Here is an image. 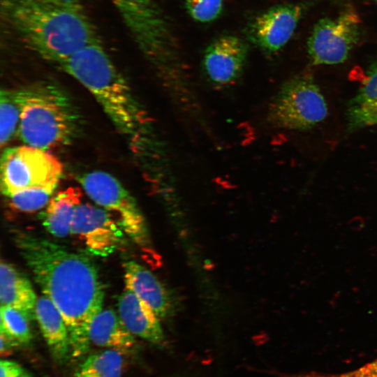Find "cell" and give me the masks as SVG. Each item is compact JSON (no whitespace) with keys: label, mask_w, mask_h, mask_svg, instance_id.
<instances>
[{"label":"cell","mask_w":377,"mask_h":377,"mask_svg":"<svg viewBox=\"0 0 377 377\" xmlns=\"http://www.w3.org/2000/svg\"><path fill=\"white\" fill-rule=\"evenodd\" d=\"M15 93L21 112L17 134L25 145L47 150L69 145L77 136L79 113L57 84L41 80Z\"/></svg>","instance_id":"obj_4"},{"label":"cell","mask_w":377,"mask_h":377,"mask_svg":"<svg viewBox=\"0 0 377 377\" xmlns=\"http://www.w3.org/2000/svg\"><path fill=\"white\" fill-rule=\"evenodd\" d=\"M223 0H185V7L190 17L196 22H209L221 15Z\"/></svg>","instance_id":"obj_24"},{"label":"cell","mask_w":377,"mask_h":377,"mask_svg":"<svg viewBox=\"0 0 377 377\" xmlns=\"http://www.w3.org/2000/svg\"><path fill=\"white\" fill-rule=\"evenodd\" d=\"M88 336L90 343L123 354L133 351L136 346L134 336L112 309H102L94 317L89 327Z\"/></svg>","instance_id":"obj_18"},{"label":"cell","mask_w":377,"mask_h":377,"mask_svg":"<svg viewBox=\"0 0 377 377\" xmlns=\"http://www.w3.org/2000/svg\"><path fill=\"white\" fill-rule=\"evenodd\" d=\"M57 66L90 91L119 133L128 139L135 137L141 119L138 105L101 43L82 47Z\"/></svg>","instance_id":"obj_3"},{"label":"cell","mask_w":377,"mask_h":377,"mask_svg":"<svg viewBox=\"0 0 377 377\" xmlns=\"http://www.w3.org/2000/svg\"><path fill=\"white\" fill-rule=\"evenodd\" d=\"M70 234L82 243L88 253L108 257L119 248L124 232L106 209L81 203L75 210Z\"/></svg>","instance_id":"obj_10"},{"label":"cell","mask_w":377,"mask_h":377,"mask_svg":"<svg viewBox=\"0 0 377 377\" xmlns=\"http://www.w3.org/2000/svg\"><path fill=\"white\" fill-rule=\"evenodd\" d=\"M54 188H34L20 191L6 196L9 205L22 212H34L47 206Z\"/></svg>","instance_id":"obj_23"},{"label":"cell","mask_w":377,"mask_h":377,"mask_svg":"<svg viewBox=\"0 0 377 377\" xmlns=\"http://www.w3.org/2000/svg\"><path fill=\"white\" fill-rule=\"evenodd\" d=\"M0 341H1V346H0V352L1 356H6L8 355L11 353V348L15 346H17L18 344L9 339L7 336L5 334L0 333Z\"/></svg>","instance_id":"obj_26"},{"label":"cell","mask_w":377,"mask_h":377,"mask_svg":"<svg viewBox=\"0 0 377 377\" xmlns=\"http://www.w3.org/2000/svg\"><path fill=\"white\" fill-rule=\"evenodd\" d=\"M140 50L153 61L168 59L176 47L168 21L154 0H109Z\"/></svg>","instance_id":"obj_7"},{"label":"cell","mask_w":377,"mask_h":377,"mask_svg":"<svg viewBox=\"0 0 377 377\" xmlns=\"http://www.w3.org/2000/svg\"><path fill=\"white\" fill-rule=\"evenodd\" d=\"M13 239L42 293L61 314L72 354L82 355L91 343L89 327L105 297L97 266L83 253L27 232H14Z\"/></svg>","instance_id":"obj_1"},{"label":"cell","mask_w":377,"mask_h":377,"mask_svg":"<svg viewBox=\"0 0 377 377\" xmlns=\"http://www.w3.org/2000/svg\"><path fill=\"white\" fill-rule=\"evenodd\" d=\"M20 108L15 90L1 89L0 93V145L5 147L17 134L20 121Z\"/></svg>","instance_id":"obj_21"},{"label":"cell","mask_w":377,"mask_h":377,"mask_svg":"<svg viewBox=\"0 0 377 377\" xmlns=\"http://www.w3.org/2000/svg\"><path fill=\"white\" fill-rule=\"evenodd\" d=\"M82 193L77 187H68L52 197L41 216L46 230L57 237L70 234L77 207L82 203Z\"/></svg>","instance_id":"obj_19"},{"label":"cell","mask_w":377,"mask_h":377,"mask_svg":"<svg viewBox=\"0 0 377 377\" xmlns=\"http://www.w3.org/2000/svg\"><path fill=\"white\" fill-rule=\"evenodd\" d=\"M0 169L1 191L5 197L29 188H57L63 174V165L57 157L27 145L6 148Z\"/></svg>","instance_id":"obj_6"},{"label":"cell","mask_w":377,"mask_h":377,"mask_svg":"<svg viewBox=\"0 0 377 377\" xmlns=\"http://www.w3.org/2000/svg\"><path fill=\"white\" fill-rule=\"evenodd\" d=\"M35 316L52 356L59 362L66 361L71 348L68 332L59 311L43 295L37 299Z\"/></svg>","instance_id":"obj_17"},{"label":"cell","mask_w":377,"mask_h":377,"mask_svg":"<svg viewBox=\"0 0 377 377\" xmlns=\"http://www.w3.org/2000/svg\"><path fill=\"white\" fill-rule=\"evenodd\" d=\"M360 31L357 15L346 11L334 18L320 19L307 41V51L314 65H334L347 59L357 44Z\"/></svg>","instance_id":"obj_9"},{"label":"cell","mask_w":377,"mask_h":377,"mask_svg":"<svg viewBox=\"0 0 377 377\" xmlns=\"http://www.w3.org/2000/svg\"><path fill=\"white\" fill-rule=\"evenodd\" d=\"M88 196L110 212L125 234L142 249L150 246V237L142 213L134 198L112 175L93 171L78 177Z\"/></svg>","instance_id":"obj_8"},{"label":"cell","mask_w":377,"mask_h":377,"mask_svg":"<svg viewBox=\"0 0 377 377\" xmlns=\"http://www.w3.org/2000/svg\"><path fill=\"white\" fill-rule=\"evenodd\" d=\"M0 332L19 344H27L32 339L30 321L22 313L11 307L1 306Z\"/></svg>","instance_id":"obj_22"},{"label":"cell","mask_w":377,"mask_h":377,"mask_svg":"<svg viewBox=\"0 0 377 377\" xmlns=\"http://www.w3.org/2000/svg\"><path fill=\"white\" fill-rule=\"evenodd\" d=\"M5 25L22 45L58 65L101 43L82 0H0Z\"/></svg>","instance_id":"obj_2"},{"label":"cell","mask_w":377,"mask_h":377,"mask_svg":"<svg viewBox=\"0 0 377 377\" xmlns=\"http://www.w3.org/2000/svg\"><path fill=\"white\" fill-rule=\"evenodd\" d=\"M301 3H290L272 6L256 16L249 26L253 42L263 50H280L292 37L303 15Z\"/></svg>","instance_id":"obj_11"},{"label":"cell","mask_w":377,"mask_h":377,"mask_svg":"<svg viewBox=\"0 0 377 377\" xmlns=\"http://www.w3.org/2000/svg\"><path fill=\"white\" fill-rule=\"evenodd\" d=\"M123 353L108 349L89 355L75 373V377H121Z\"/></svg>","instance_id":"obj_20"},{"label":"cell","mask_w":377,"mask_h":377,"mask_svg":"<svg viewBox=\"0 0 377 377\" xmlns=\"http://www.w3.org/2000/svg\"><path fill=\"white\" fill-rule=\"evenodd\" d=\"M346 130L353 133L377 126V59L373 62L346 108Z\"/></svg>","instance_id":"obj_16"},{"label":"cell","mask_w":377,"mask_h":377,"mask_svg":"<svg viewBox=\"0 0 377 377\" xmlns=\"http://www.w3.org/2000/svg\"><path fill=\"white\" fill-rule=\"evenodd\" d=\"M248 47L239 38L226 35L214 40L206 49L203 66L214 84H228L239 77L247 57Z\"/></svg>","instance_id":"obj_12"},{"label":"cell","mask_w":377,"mask_h":377,"mask_svg":"<svg viewBox=\"0 0 377 377\" xmlns=\"http://www.w3.org/2000/svg\"><path fill=\"white\" fill-rule=\"evenodd\" d=\"M125 288L145 301L159 318L172 314L174 302L168 289L147 268L134 260L123 263Z\"/></svg>","instance_id":"obj_13"},{"label":"cell","mask_w":377,"mask_h":377,"mask_svg":"<svg viewBox=\"0 0 377 377\" xmlns=\"http://www.w3.org/2000/svg\"><path fill=\"white\" fill-rule=\"evenodd\" d=\"M328 115L327 104L319 87L309 75H299L280 88L268 109V120L275 127L308 131Z\"/></svg>","instance_id":"obj_5"},{"label":"cell","mask_w":377,"mask_h":377,"mask_svg":"<svg viewBox=\"0 0 377 377\" xmlns=\"http://www.w3.org/2000/svg\"><path fill=\"white\" fill-rule=\"evenodd\" d=\"M118 314L124 326L133 336L160 346L165 343L159 318L133 291L125 288L119 296Z\"/></svg>","instance_id":"obj_14"},{"label":"cell","mask_w":377,"mask_h":377,"mask_svg":"<svg viewBox=\"0 0 377 377\" xmlns=\"http://www.w3.org/2000/svg\"><path fill=\"white\" fill-rule=\"evenodd\" d=\"M0 377H32L27 369L17 362L2 359L0 362Z\"/></svg>","instance_id":"obj_25"},{"label":"cell","mask_w":377,"mask_h":377,"mask_svg":"<svg viewBox=\"0 0 377 377\" xmlns=\"http://www.w3.org/2000/svg\"><path fill=\"white\" fill-rule=\"evenodd\" d=\"M29 279L13 264L1 260L0 263L1 306L13 307L29 320L36 319L37 302Z\"/></svg>","instance_id":"obj_15"}]
</instances>
